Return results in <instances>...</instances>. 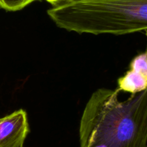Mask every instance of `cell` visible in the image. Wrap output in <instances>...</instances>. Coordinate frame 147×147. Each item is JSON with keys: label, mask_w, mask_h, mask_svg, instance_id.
Instances as JSON below:
<instances>
[{"label": "cell", "mask_w": 147, "mask_h": 147, "mask_svg": "<svg viewBox=\"0 0 147 147\" xmlns=\"http://www.w3.org/2000/svg\"><path fill=\"white\" fill-rule=\"evenodd\" d=\"M119 93L92 94L80 119V147H147V89L124 101Z\"/></svg>", "instance_id": "6da1fadb"}, {"label": "cell", "mask_w": 147, "mask_h": 147, "mask_svg": "<svg viewBox=\"0 0 147 147\" xmlns=\"http://www.w3.org/2000/svg\"><path fill=\"white\" fill-rule=\"evenodd\" d=\"M58 27L93 35L147 31V0H73L48 11Z\"/></svg>", "instance_id": "7a4b0ae2"}, {"label": "cell", "mask_w": 147, "mask_h": 147, "mask_svg": "<svg viewBox=\"0 0 147 147\" xmlns=\"http://www.w3.org/2000/svg\"><path fill=\"white\" fill-rule=\"evenodd\" d=\"M29 131L27 115L24 110L0 118V147H23Z\"/></svg>", "instance_id": "3957f363"}, {"label": "cell", "mask_w": 147, "mask_h": 147, "mask_svg": "<svg viewBox=\"0 0 147 147\" xmlns=\"http://www.w3.org/2000/svg\"><path fill=\"white\" fill-rule=\"evenodd\" d=\"M147 89V48L135 56L130 63V69L118 79L117 90L129 92L131 95Z\"/></svg>", "instance_id": "277c9868"}, {"label": "cell", "mask_w": 147, "mask_h": 147, "mask_svg": "<svg viewBox=\"0 0 147 147\" xmlns=\"http://www.w3.org/2000/svg\"><path fill=\"white\" fill-rule=\"evenodd\" d=\"M37 0H0V8L9 12L21 10Z\"/></svg>", "instance_id": "5b68a950"}, {"label": "cell", "mask_w": 147, "mask_h": 147, "mask_svg": "<svg viewBox=\"0 0 147 147\" xmlns=\"http://www.w3.org/2000/svg\"><path fill=\"white\" fill-rule=\"evenodd\" d=\"M45 1L51 4L52 7H58V6L70 2L72 0H45Z\"/></svg>", "instance_id": "8992f818"}, {"label": "cell", "mask_w": 147, "mask_h": 147, "mask_svg": "<svg viewBox=\"0 0 147 147\" xmlns=\"http://www.w3.org/2000/svg\"><path fill=\"white\" fill-rule=\"evenodd\" d=\"M72 1H73V0H72Z\"/></svg>", "instance_id": "52a82bcc"}]
</instances>
